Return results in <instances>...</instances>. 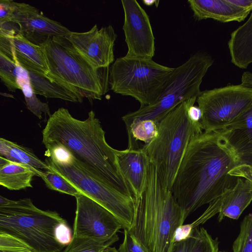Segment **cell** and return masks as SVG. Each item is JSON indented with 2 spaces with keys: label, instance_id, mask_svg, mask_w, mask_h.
Listing matches in <instances>:
<instances>
[{
  "label": "cell",
  "instance_id": "20",
  "mask_svg": "<svg viewBox=\"0 0 252 252\" xmlns=\"http://www.w3.org/2000/svg\"><path fill=\"white\" fill-rule=\"evenodd\" d=\"M228 46L235 65L246 69L252 63V12L248 20L231 33Z\"/></svg>",
  "mask_w": 252,
  "mask_h": 252
},
{
  "label": "cell",
  "instance_id": "37",
  "mask_svg": "<svg viewBox=\"0 0 252 252\" xmlns=\"http://www.w3.org/2000/svg\"><path fill=\"white\" fill-rule=\"evenodd\" d=\"M194 242V238L192 237L173 245L171 252H190Z\"/></svg>",
  "mask_w": 252,
  "mask_h": 252
},
{
  "label": "cell",
  "instance_id": "28",
  "mask_svg": "<svg viewBox=\"0 0 252 252\" xmlns=\"http://www.w3.org/2000/svg\"><path fill=\"white\" fill-rule=\"evenodd\" d=\"M233 252H252V213L245 216L240 232L233 244Z\"/></svg>",
  "mask_w": 252,
  "mask_h": 252
},
{
  "label": "cell",
  "instance_id": "15",
  "mask_svg": "<svg viewBox=\"0 0 252 252\" xmlns=\"http://www.w3.org/2000/svg\"><path fill=\"white\" fill-rule=\"evenodd\" d=\"M0 53L28 72L47 77L49 68L40 46L34 44L18 33L0 32Z\"/></svg>",
  "mask_w": 252,
  "mask_h": 252
},
{
  "label": "cell",
  "instance_id": "3",
  "mask_svg": "<svg viewBox=\"0 0 252 252\" xmlns=\"http://www.w3.org/2000/svg\"><path fill=\"white\" fill-rule=\"evenodd\" d=\"M185 220L182 208L150 162L144 192L134 200L128 232L148 252H171L174 232Z\"/></svg>",
  "mask_w": 252,
  "mask_h": 252
},
{
  "label": "cell",
  "instance_id": "11",
  "mask_svg": "<svg viewBox=\"0 0 252 252\" xmlns=\"http://www.w3.org/2000/svg\"><path fill=\"white\" fill-rule=\"evenodd\" d=\"M73 236L113 244L123 226L109 211L83 193L75 197Z\"/></svg>",
  "mask_w": 252,
  "mask_h": 252
},
{
  "label": "cell",
  "instance_id": "21",
  "mask_svg": "<svg viewBox=\"0 0 252 252\" xmlns=\"http://www.w3.org/2000/svg\"><path fill=\"white\" fill-rule=\"evenodd\" d=\"M42 171L11 161L0 156V185L9 190L32 188L33 177H39Z\"/></svg>",
  "mask_w": 252,
  "mask_h": 252
},
{
  "label": "cell",
  "instance_id": "1",
  "mask_svg": "<svg viewBox=\"0 0 252 252\" xmlns=\"http://www.w3.org/2000/svg\"><path fill=\"white\" fill-rule=\"evenodd\" d=\"M228 133L226 128L204 131L189 143L171 189L185 220L235 186L238 177L230 171L250 164L230 144Z\"/></svg>",
  "mask_w": 252,
  "mask_h": 252
},
{
  "label": "cell",
  "instance_id": "18",
  "mask_svg": "<svg viewBox=\"0 0 252 252\" xmlns=\"http://www.w3.org/2000/svg\"><path fill=\"white\" fill-rule=\"evenodd\" d=\"M220 198L219 221L225 217L237 220L252 201V183L239 177L235 186L220 195Z\"/></svg>",
  "mask_w": 252,
  "mask_h": 252
},
{
  "label": "cell",
  "instance_id": "22",
  "mask_svg": "<svg viewBox=\"0 0 252 252\" xmlns=\"http://www.w3.org/2000/svg\"><path fill=\"white\" fill-rule=\"evenodd\" d=\"M33 93L46 98H60L72 102H83L84 97L64 85L56 82L43 75L28 72Z\"/></svg>",
  "mask_w": 252,
  "mask_h": 252
},
{
  "label": "cell",
  "instance_id": "14",
  "mask_svg": "<svg viewBox=\"0 0 252 252\" xmlns=\"http://www.w3.org/2000/svg\"><path fill=\"white\" fill-rule=\"evenodd\" d=\"M14 6L13 22L19 25L20 33L34 44L40 46L54 37H66L71 32L29 4L14 2Z\"/></svg>",
  "mask_w": 252,
  "mask_h": 252
},
{
  "label": "cell",
  "instance_id": "2",
  "mask_svg": "<svg viewBox=\"0 0 252 252\" xmlns=\"http://www.w3.org/2000/svg\"><path fill=\"white\" fill-rule=\"evenodd\" d=\"M105 134L93 110L82 121L73 117L68 109L61 107L49 117L42 130V143L45 146L63 145L109 185L133 197L118 165V150L107 143Z\"/></svg>",
  "mask_w": 252,
  "mask_h": 252
},
{
  "label": "cell",
  "instance_id": "8",
  "mask_svg": "<svg viewBox=\"0 0 252 252\" xmlns=\"http://www.w3.org/2000/svg\"><path fill=\"white\" fill-rule=\"evenodd\" d=\"M175 67L160 64L152 59L117 58L110 67V89L116 94L130 96L142 107L158 97Z\"/></svg>",
  "mask_w": 252,
  "mask_h": 252
},
{
  "label": "cell",
  "instance_id": "31",
  "mask_svg": "<svg viewBox=\"0 0 252 252\" xmlns=\"http://www.w3.org/2000/svg\"><path fill=\"white\" fill-rule=\"evenodd\" d=\"M0 251L32 252L28 246L18 238L1 232H0Z\"/></svg>",
  "mask_w": 252,
  "mask_h": 252
},
{
  "label": "cell",
  "instance_id": "13",
  "mask_svg": "<svg viewBox=\"0 0 252 252\" xmlns=\"http://www.w3.org/2000/svg\"><path fill=\"white\" fill-rule=\"evenodd\" d=\"M117 36L111 25L98 29L95 24L88 32H71L66 38L94 67L106 68L114 62Z\"/></svg>",
  "mask_w": 252,
  "mask_h": 252
},
{
  "label": "cell",
  "instance_id": "17",
  "mask_svg": "<svg viewBox=\"0 0 252 252\" xmlns=\"http://www.w3.org/2000/svg\"><path fill=\"white\" fill-rule=\"evenodd\" d=\"M188 2L198 20L213 19L222 23L242 22L250 11L229 2L228 0H189Z\"/></svg>",
  "mask_w": 252,
  "mask_h": 252
},
{
  "label": "cell",
  "instance_id": "34",
  "mask_svg": "<svg viewBox=\"0 0 252 252\" xmlns=\"http://www.w3.org/2000/svg\"><path fill=\"white\" fill-rule=\"evenodd\" d=\"M12 0H0V24L13 22L14 9Z\"/></svg>",
  "mask_w": 252,
  "mask_h": 252
},
{
  "label": "cell",
  "instance_id": "5",
  "mask_svg": "<svg viewBox=\"0 0 252 252\" xmlns=\"http://www.w3.org/2000/svg\"><path fill=\"white\" fill-rule=\"evenodd\" d=\"M197 98L183 102L168 113L159 122L156 137L142 147L163 184L170 190L189 143L202 132L201 125L193 123L188 115V108L194 104Z\"/></svg>",
  "mask_w": 252,
  "mask_h": 252
},
{
  "label": "cell",
  "instance_id": "26",
  "mask_svg": "<svg viewBox=\"0 0 252 252\" xmlns=\"http://www.w3.org/2000/svg\"><path fill=\"white\" fill-rule=\"evenodd\" d=\"M39 177L50 189L74 197L81 193L70 181L50 167L48 170L42 171L39 174Z\"/></svg>",
  "mask_w": 252,
  "mask_h": 252
},
{
  "label": "cell",
  "instance_id": "33",
  "mask_svg": "<svg viewBox=\"0 0 252 252\" xmlns=\"http://www.w3.org/2000/svg\"><path fill=\"white\" fill-rule=\"evenodd\" d=\"M124 240L118 249V252H148L127 229H124Z\"/></svg>",
  "mask_w": 252,
  "mask_h": 252
},
{
  "label": "cell",
  "instance_id": "38",
  "mask_svg": "<svg viewBox=\"0 0 252 252\" xmlns=\"http://www.w3.org/2000/svg\"><path fill=\"white\" fill-rule=\"evenodd\" d=\"M188 115L191 122L194 124L201 125L202 112L198 106L194 105L190 106L188 108Z\"/></svg>",
  "mask_w": 252,
  "mask_h": 252
},
{
  "label": "cell",
  "instance_id": "7",
  "mask_svg": "<svg viewBox=\"0 0 252 252\" xmlns=\"http://www.w3.org/2000/svg\"><path fill=\"white\" fill-rule=\"evenodd\" d=\"M212 57L196 52L175 70L158 99L152 104L140 107L122 118L126 128L134 122L152 120L159 122L178 105L193 97H198L204 76L213 64Z\"/></svg>",
  "mask_w": 252,
  "mask_h": 252
},
{
  "label": "cell",
  "instance_id": "16",
  "mask_svg": "<svg viewBox=\"0 0 252 252\" xmlns=\"http://www.w3.org/2000/svg\"><path fill=\"white\" fill-rule=\"evenodd\" d=\"M117 160L119 169L128 185L134 200L145 188L150 159L141 148L118 150Z\"/></svg>",
  "mask_w": 252,
  "mask_h": 252
},
{
  "label": "cell",
  "instance_id": "41",
  "mask_svg": "<svg viewBox=\"0 0 252 252\" xmlns=\"http://www.w3.org/2000/svg\"><path fill=\"white\" fill-rule=\"evenodd\" d=\"M0 252H2V251H0Z\"/></svg>",
  "mask_w": 252,
  "mask_h": 252
},
{
  "label": "cell",
  "instance_id": "23",
  "mask_svg": "<svg viewBox=\"0 0 252 252\" xmlns=\"http://www.w3.org/2000/svg\"><path fill=\"white\" fill-rule=\"evenodd\" d=\"M0 155L6 159L31 167L37 170H46L49 167L28 148L5 139L0 138Z\"/></svg>",
  "mask_w": 252,
  "mask_h": 252
},
{
  "label": "cell",
  "instance_id": "35",
  "mask_svg": "<svg viewBox=\"0 0 252 252\" xmlns=\"http://www.w3.org/2000/svg\"><path fill=\"white\" fill-rule=\"evenodd\" d=\"M194 232V230L192 228L190 223L180 225L176 228L174 234V244L191 238Z\"/></svg>",
  "mask_w": 252,
  "mask_h": 252
},
{
  "label": "cell",
  "instance_id": "32",
  "mask_svg": "<svg viewBox=\"0 0 252 252\" xmlns=\"http://www.w3.org/2000/svg\"><path fill=\"white\" fill-rule=\"evenodd\" d=\"M72 230L66 220L58 224L54 229V236L56 241L61 245L66 247L73 239Z\"/></svg>",
  "mask_w": 252,
  "mask_h": 252
},
{
  "label": "cell",
  "instance_id": "4",
  "mask_svg": "<svg viewBox=\"0 0 252 252\" xmlns=\"http://www.w3.org/2000/svg\"><path fill=\"white\" fill-rule=\"evenodd\" d=\"M40 47L49 68L47 77L50 80L90 101L101 100L110 89V67H94L66 37H54Z\"/></svg>",
  "mask_w": 252,
  "mask_h": 252
},
{
  "label": "cell",
  "instance_id": "39",
  "mask_svg": "<svg viewBox=\"0 0 252 252\" xmlns=\"http://www.w3.org/2000/svg\"><path fill=\"white\" fill-rule=\"evenodd\" d=\"M228 1L243 9L251 12L252 10V0H228Z\"/></svg>",
  "mask_w": 252,
  "mask_h": 252
},
{
  "label": "cell",
  "instance_id": "27",
  "mask_svg": "<svg viewBox=\"0 0 252 252\" xmlns=\"http://www.w3.org/2000/svg\"><path fill=\"white\" fill-rule=\"evenodd\" d=\"M70 244L62 252H118L109 243L98 242L91 239L73 236Z\"/></svg>",
  "mask_w": 252,
  "mask_h": 252
},
{
  "label": "cell",
  "instance_id": "42",
  "mask_svg": "<svg viewBox=\"0 0 252 252\" xmlns=\"http://www.w3.org/2000/svg\"></svg>",
  "mask_w": 252,
  "mask_h": 252
},
{
  "label": "cell",
  "instance_id": "9",
  "mask_svg": "<svg viewBox=\"0 0 252 252\" xmlns=\"http://www.w3.org/2000/svg\"><path fill=\"white\" fill-rule=\"evenodd\" d=\"M48 165L74 185L82 193L112 213L123 228L129 229L134 211V199L113 188L75 157L63 164L46 159Z\"/></svg>",
  "mask_w": 252,
  "mask_h": 252
},
{
  "label": "cell",
  "instance_id": "6",
  "mask_svg": "<svg viewBox=\"0 0 252 252\" xmlns=\"http://www.w3.org/2000/svg\"><path fill=\"white\" fill-rule=\"evenodd\" d=\"M65 220L56 211L43 210L29 198L12 200L0 196V232L25 243L32 252H62L56 226Z\"/></svg>",
  "mask_w": 252,
  "mask_h": 252
},
{
  "label": "cell",
  "instance_id": "29",
  "mask_svg": "<svg viewBox=\"0 0 252 252\" xmlns=\"http://www.w3.org/2000/svg\"><path fill=\"white\" fill-rule=\"evenodd\" d=\"M0 78L8 90L15 92L20 89L17 82V65L2 54L0 53Z\"/></svg>",
  "mask_w": 252,
  "mask_h": 252
},
{
  "label": "cell",
  "instance_id": "24",
  "mask_svg": "<svg viewBox=\"0 0 252 252\" xmlns=\"http://www.w3.org/2000/svg\"><path fill=\"white\" fill-rule=\"evenodd\" d=\"M17 65V82L23 92L28 109L39 119L42 118V113L49 117L51 115L48 104L43 102L33 93L30 83L28 72L21 67L18 62Z\"/></svg>",
  "mask_w": 252,
  "mask_h": 252
},
{
  "label": "cell",
  "instance_id": "36",
  "mask_svg": "<svg viewBox=\"0 0 252 252\" xmlns=\"http://www.w3.org/2000/svg\"><path fill=\"white\" fill-rule=\"evenodd\" d=\"M229 174L232 176L248 180L252 183V163L241 164L233 169Z\"/></svg>",
  "mask_w": 252,
  "mask_h": 252
},
{
  "label": "cell",
  "instance_id": "40",
  "mask_svg": "<svg viewBox=\"0 0 252 252\" xmlns=\"http://www.w3.org/2000/svg\"><path fill=\"white\" fill-rule=\"evenodd\" d=\"M159 2V0H143V2L144 3V4L146 5L150 6V5H152L154 4H155V5H156L157 7H158Z\"/></svg>",
  "mask_w": 252,
  "mask_h": 252
},
{
  "label": "cell",
  "instance_id": "30",
  "mask_svg": "<svg viewBox=\"0 0 252 252\" xmlns=\"http://www.w3.org/2000/svg\"><path fill=\"white\" fill-rule=\"evenodd\" d=\"M194 242L190 252H219L218 238H213L203 227L194 229Z\"/></svg>",
  "mask_w": 252,
  "mask_h": 252
},
{
  "label": "cell",
  "instance_id": "19",
  "mask_svg": "<svg viewBox=\"0 0 252 252\" xmlns=\"http://www.w3.org/2000/svg\"><path fill=\"white\" fill-rule=\"evenodd\" d=\"M228 139L235 150L252 163V106L226 128Z\"/></svg>",
  "mask_w": 252,
  "mask_h": 252
},
{
  "label": "cell",
  "instance_id": "25",
  "mask_svg": "<svg viewBox=\"0 0 252 252\" xmlns=\"http://www.w3.org/2000/svg\"><path fill=\"white\" fill-rule=\"evenodd\" d=\"M159 124L152 120H144L132 122L126 127L128 135V149L141 148L138 141L146 145L152 141L157 136Z\"/></svg>",
  "mask_w": 252,
  "mask_h": 252
},
{
  "label": "cell",
  "instance_id": "10",
  "mask_svg": "<svg viewBox=\"0 0 252 252\" xmlns=\"http://www.w3.org/2000/svg\"><path fill=\"white\" fill-rule=\"evenodd\" d=\"M196 102L204 131L225 128L252 106V88L242 84L201 91Z\"/></svg>",
  "mask_w": 252,
  "mask_h": 252
},
{
  "label": "cell",
  "instance_id": "12",
  "mask_svg": "<svg viewBox=\"0 0 252 252\" xmlns=\"http://www.w3.org/2000/svg\"><path fill=\"white\" fill-rule=\"evenodd\" d=\"M121 2L124 12L123 30L127 47L126 56L152 59L155 38L149 16L135 0H123Z\"/></svg>",
  "mask_w": 252,
  "mask_h": 252
}]
</instances>
